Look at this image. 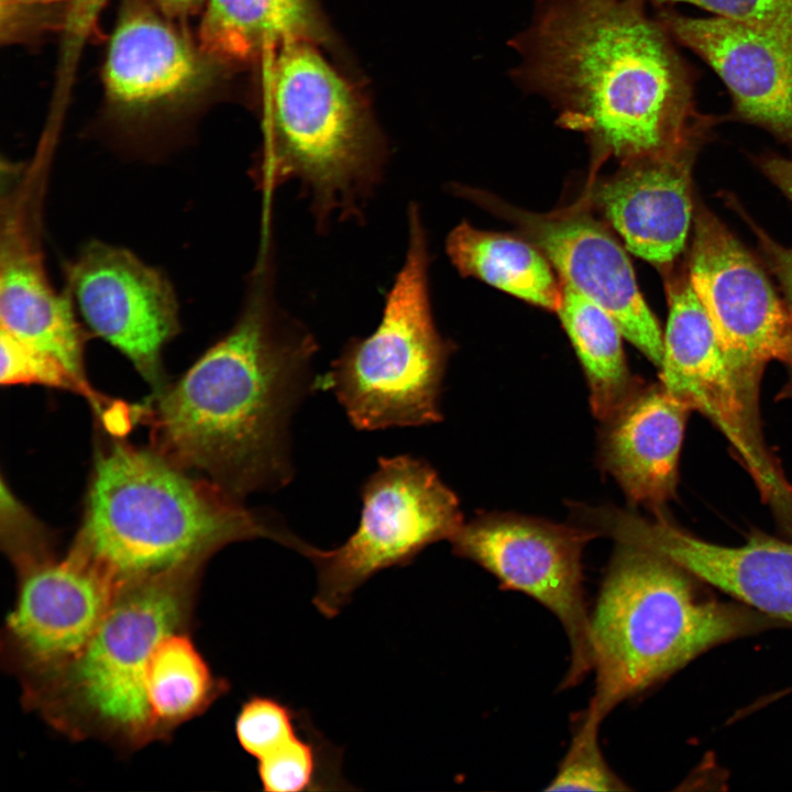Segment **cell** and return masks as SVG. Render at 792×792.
<instances>
[{"mask_svg": "<svg viewBox=\"0 0 792 792\" xmlns=\"http://www.w3.org/2000/svg\"><path fill=\"white\" fill-rule=\"evenodd\" d=\"M650 0H534L507 45L514 85L624 164L695 151L705 119L675 40Z\"/></svg>", "mask_w": 792, "mask_h": 792, "instance_id": "obj_1", "label": "cell"}, {"mask_svg": "<svg viewBox=\"0 0 792 792\" xmlns=\"http://www.w3.org/2000/svg\"><path fill=\"white\" fill-rule=\"evenodd\" d=\"M273 260L266 239L235 324L160 391L151 411L155 451L240 501L289 484L292 419L314 391L318 343L279 307Z\"/></svg>", "mask_w": 792, "mask_h": 792, "instance_id": "obj_2", "label": "cell"}, {"mask_svg": "<svg viewBox=\"0 0 792 792\" xmlns=\"http://www.w3.org/2000/svg\"><path fill=\"white\" fill-rule=\"evenodd\" d=\"M257 538L302 556L312 547L275 513L245 508L213 482L188 476L157 451L114 443L96 459L70 551L119 588L200 569L224 546Z\"/></svg>", "mask_w": 792, "mask_h": 792, "instance_id": "obj_3", "label": "cell"}, {"mask_svg": "<svg viewBox=\"0 0 792 792\" xmlns=\"http://www.w3.org/2000/svg\"><path fill=\"white\" fill-rule=\"evenodd\" d=\"M784 626L652 550L618 542L591 617L595 692L585 718L601 724L620 702L705 651Z\"/></svg>", "mask_w": 792, "mask_h": 792, "instance_id": "obj_4", "label": "cell"}, {"mask_svg": "<svg viewBox=\"0 0 792 792\" xmlns=\"http://www.w3.org/2000/svg\"><path fill=\"white\" fill-rule=\"evenodd\" d=\"M270 94L260 187L299 182L318 229L334 217L362 220L386 153L352 88L310 41H296L278 48Z\"/></svg>", "mask_w": 792, "mask_h": 792, "instance_id": "obj_5", "label": "cell"}, {"mask_svg": "<svg viewBox=\"0 0 792 792\" xmlns=\"http://www.w3.org/2000/svg\"><path fill=\"white\" fill-rule=\"evenodd\" d=\"M199 571L120 586L78 656L26 690L29 704L77 737L97 736L128 747L156 739L146 697L148 664L158 642L188 625Z\"/></svg>", "mask_w": 792, "mask_h": 792, "instance_id": "obj_6", "label": "cell"}, {"mask_svg": "<svg viewBox=\"0 0 792 792\" xmlns=\"http://www.w3.org/2000/svg\"><path fill=\"white\" fill-rule=\"evenodd\" d=\"M405 261L387 293L382 319L352 338L314 391L331 392L351 425L363 431L441 420L440 394L450 345L433 322L428 249L419 208L407 210Z\"/></svg>", "mask_w": 792, "mask_h": 792, "instance_id": "obj_7", "label": "cell"}, {"mask_svg": "<svg viewBox=\"0 0 792 792\" xmlns=\"http://www.w3.org/2000/svg\"><path fill=\"white\" fill-rule=\"evenodd\" d=\"M1 530L18 576L6 635L10 657L26 675L28 689L78 656L118 587L72 551L58 558L44 529L14 496L1 503Z\"/></svg>", "mask_w": 792, "mask_h": 792, "instance_id": "obj_8", "label": "cell"}, {"mask_svg": "<svg viewBox=\"0 0 792 792\" xmlns=\"http://www.w3.org/2000/svg\"><path fill=\"white\" fill-rule=\"evenodd\" d=\"M361 499L354 532L332 549L315 547L307 557L317 571L312 603L327 618L339 615L375 574L413 563L463 525L457 495L430 464L408 454L380 458L361 486Z\"/></svg>", "mask_w": 792, "mask_h": 792, "instance_id": "obj_9", "label": "cell"}, {"mask_svg": "<svg viewBox=\"0 0 792 792\" xmlns=\"http://www.w3.org/2000/svg\"><path fill=\"white\" fill-rule=\"evenodd\" d=\"M594 529L510 514H491L463 524L451 538L453 552L491 572L504 590L525 593L548 608L570 641L571 663L562 689L593 669L582 552Z\"/></svg>", "mask_w": 792, "mask_h": 792, "instance_id": "obj_10", "label": "cell"}, {"mask_svg": "<svg viewBox=\"0 0 792 792\" xmlns=\"http://www.w3.org/2000/svg\"><path fill=\"white\" fill-rule=\"evenodd\" d=\"M667 293L660 383L722 431L766 502L792 520V488L765 443L758 402L734 374L688 275L670 279Z\"/></svg>", "mask_w": 792, "mask_h": 792, "instance_id": "obj_11", "label": "cell"}, {"mask_svg": "<svg viewBox=\"0 0 792 792\" xmlns=\"http://www.w3.org/2000/svg\"><path fill=\"white\" fill-rule=\"evenodd\" d=\"M688 277L734 374L758 402L765 366L780 361L792 367V307L746 248L703 207L695 213Z\"/></svg>", "mask_w": 792, "mask_h": 792, "instance_id": "obj_12", "label": "cell"}, {"mask_svg": "<svg viewBox=\"0 0 792 792\" xmlns=\"http://www.w3.org/2000/svg\"><path fill=\"white\" fill-rule=\"evenodd\" d=\"M68 285L87 327L160 386L161 354L178 329L177 301L165 276L124 249L91 242L69 265Z\"/></svg>", "mask_w": 792, "mask_h": 792, "instance_id": "obj_13", "label": "cell"}, {"mask_svg": "<svg viewBox=\"0 0 792 792\" xmlns=\"http://www.w3.org/2000/svg\"><path fill=\"white\" fill-rule=\"evenodd\" d=\"M585 520L598 534L658 552L708 586L792 626V539L756 534L741 546H722L661 515L647 519L608 507L586 509Z\"/></svg>", "mask_w": 792, "mask_h": 792, "instance_id": "obj_14", "label": "cell"}, {"mask_svg": "<svg viewBox=\"0 0 792 792\" xmlns=\"http://www.w3.org/2000/svg\"><path fill=\"white\" fill-rule=\"evenodd\" d=\"M658 15L676 43L717 74L740 118L792 142L791 37L716 14L689 16L662 9Z\"/></svg>", "mask_w": 792, "mask_h": 792, "instance_id": "obj_15", "label": "cell"}, {"mask_svg": "<svg viewBox=\"0 0 792 792\" xmlns=\"http://www.w3.org/2000/svg\"><path fill=\"white\" fill-rule=\"evenodd\" d=\"M518 219L561 282L606 310L624 338L660 366L663 332L638 288L627 253L612 234L586 216Z\"/></svg>", "mask_w": 792, "mask_h": 792, "instance_id": "obj_16", "label": "cell"}, {"mask_svg": "<svg viewBox=\"0 0 792 792\" xmlns=\"http://www.w3.org/2000/svg\"><path fill=\"white\" fill-rule=\"evenodd\" d=\"M694 152L626 163L598 189V204L626 248L652 264L667 265L684 249L693 211Z\"/></svg>", "mask_w": 792, "mask_h": 792, "instance_id": "obj_17", "label": "cell"}, {"mask_svg": "<svg viewBox=\"0 0 792 792\" xmlns=\"http://www.w3.org/2000/svg\"><path fill=\"white\" fill-rule=\"evenodd\" d=\"M691 410L659 383L639 386L604 420L602 464L635 504L659 510L675 494Z\"/></svg>", "mask_w": 792, "mask_h": 792, "instance_id": "obj_18", "label": "cell"}, {"mask_svg": "<svg viewBox=\"0 0 792 792\" xmlns=\"http://www.w3.org/2000/svg\"><path fill=\"white\" fill-rule=\"evenodd\" d=\"M28 229L18 200L10 201L2 226L1 328L87 382L82 336L73 304L51 286Z\"/></svg>", "mask_w": 792, "mask_h": 792, "instance_id": "obj_19", "label": "cell"}, {"mask_svg": "<svg viewBox=\"0 0 792 792\" xmlns=\"http://www.w3.org/2000/svg\"><path fill=\"white\" fill-rule=\"evenodd\" d=\"M234 733L256 760L266 792L351 790L342 774V749L317 730L306 712L254 694L241 705Z\"/></svg>", "mask_w": 792, "mask_h": 792, "instance_id": "obj_20", "label": "cell"}, {"mask_svg": "<svg viewBox=\"0 0 792 792\" xmlns=\"http://www.w3.org/2000/svg\"><path fill=\"white\" fill-rule=\"evenodd\" d=\"M205 67L191 45L148 9H129L111 36L105 85L113 102L128 108L156 105L197 86Z\"/></svg>", "mask_w": 792, "mask_h": 792, "instance_id": "obj_21", "label": "cell"}, {"mask_svg": "<svg viewBox=\"0 0 792 792\" xmlns=\"http://www.w3.org/2000/svg\"><path fill=\"white\" fill-rule=\"evenodd\" d=\"M204 8L199 48L213 62L244 63L320 32L311 0H206Z\"/></svg>", "mask_w": 792, "mask_h": 792, "instance_id": "obj_22", "label": "cell"}, {"mask_svg": "<svg viewBox=\"0 0 792 792\" xmlns=\"http://www.w3.org/2000/svg\"><path fill=\"white\" fill-rule=\"evenodd\" d=\"M447 253L464 276L476 277L547 310L557 311L560 306L561 282L534 243L462 222L450 232Z\"/></svg>", "mask_w": 792, "mask_h": 792, "instance_id": "obj_23", "label": "cell"}, {"mask_svg": "<svg viewBox=\"0 0 792 792\" xmlns=\"http://www.w3.org/2000/svg\"><path fill=\"white\" fill-rule=\"evenodd\" d=\"M561 289L556 312L586 375L592 410L604 421L639 387L626 363L624 336L614 318L601 306L562 282Z\"/></svg>", "mask_w": 792, "mask_h": 792, "instance_id": "obj_24", "label": "cell"}, {"mask_svg": "<svg viewBox=\"0 0 792 792\" xmlns=\"http://www.w3.org/2000/svg\"><path fill=\"white\" fill-rule=\"evenodd\" d=\"M188 632L166 635L154 649L146 674V697L156 739L204 713L228 692Z\"/></svg>", "mask_w": 792, "mask_h": 792, "instance_id": "obj_25", "label": "cell"}, {"mask_svg": "<svg viewBox=\"0 0 792 792\" xmlns=\"http://www.w3.org/2000/svg\"><path fill=\"white\" fill-rule=\"evenodd\" d=\"M600 725L581 716L569 750L546 791L628 790L602 755L598 743Z\"/></svg>", "mask_w": 792, "mask_h": 792, "instance_id": "obj_26", "label": "cell"}, {"mask_svg": "<svg viewBox=\"0 0 792 792\" xmlns=\"http://www.w3.org/2000/svg\"><path fill=\"white\" fill-rule=\"evenodd\" d=\"M1 375L3 385L41 384L87 396L100 408V398L57 359L36 350L1 328Z\"/></svg>", "mask_w": 792, "mask_h": 792, "instance_id": "obj_27", "label": "cell"}, {"mask_svg": "<svg viewBox=\"0 0 792 792\" xmlns=\"http://www.w3.org/2000/svg\"><path fill=\"white\" fill-rule=\"evenodd\" d=\"M778 31L792 38V0H676Z\"/></svg>", "mask_w": 792, "mask_h": 792, "instance_id": "obj_28", "label": "cell"}, {"mask_svg": "<svg viewBox=\"0 0 792 792\" xmlns=\"http://www.w3.org/2000/svg\"><path fill=\"white\" fill-rule=\"evenodd\" d=\"M757 231L770 266L779 278L792 307V248L781 246L759 230Z\"/></svg>", "mask_w": 792, "mask_h": 792, "instance_id": "obj_29", "label": "cell"}, {"mask_svg": "<svg viewBox=\"0 0 792 792\" xmlns=\"http://www.w3.org/2000/svg\"><path fill=\"white\" fill-rule=\"evenodd\" d=\"M761 167L771 182L792 200V161L781 157H768Z\"/></svg>", "mask_w": 792, "mask_h": 792, "instance_id": "obj_30", "label": "cell"}, {"mask_svg": "<svg viewBox=\"0 0 792 792\" xmlns=\"http://www.w3.org/2000/svg\"><path fill=\"white\" fill-rule=\"evenodd\" d=\"M156 2L165 15L184 16L205 6L206 0H156Z\"/></svg>", "mask_w": 792, "mask_h": 792, "instance_id": "obj_31", "label": "cell"}]
</instances>
